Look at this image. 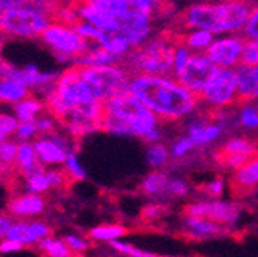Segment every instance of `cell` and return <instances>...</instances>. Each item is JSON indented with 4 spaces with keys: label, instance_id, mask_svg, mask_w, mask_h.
I'll return each instance as SVG.
<instances>
[{
    "label": "cell",
    "instance_id": "6da1fadb",
    "mask_svg": "<svg viewBox=\"0 0 258 257\" xmlns=\"http://www.w3.org/2000/svg\"><path fill=\"white\" fill-rule=\"evenodd\" d=\"M127 92L161 122L189 119L200 108L199 95L184 88L174 76H133Z\"/></svg>",
    "mask_w": 258,
    "mask_h": 257
},
{
    "label": "cell",
    "instance_id": "7a4b0ae2",
    "mask_svg": "<svg viewBox=\"0 0 258 257\" xmlns=\"http://www.w3.org/2000/svg\"><path fill=\"white\" fill-rule=\"evenodd\" d=\"M103 108V131L120 137H139L148 145L161 142V120L129 92L105 102Z\"/></svg>",
    "mask_w": 258,
    "mask_h": 257
},
{
    "label": "cell",
    "instance_id": "3957f363",
    "mask_svg": "<svg viewBox=\"0 0 258 257\" xmlns=\"http://www.w3.org/2000/svg\"><path fill=\"white\" fill-rule=\"evenodd\" d=\"M252 10V4L240 0L200 2L189 5L181 16L184 29H205L217 36L241 34Z\"/></svg>",
    "mask_w": 258,
    "mask_h": 257
},
{
    "label": "cell",
    "instance_id": "277c9868",
    "mask_svg": "<svg viewBox=\"0 0 258 257\" xmlns=\"http://www.w3.org/2000/svg\"><path fill=\"white\" fill-rule=\"evenodd\" d=\"M175 45L172 39L152 37L142 48L133 49L124 59L126 70L131 76H172V60Z\"/></svg>",
    "mask_w": 258,
    "mask_h": 257
},
{
    "label": "cell",
    "instance_id": "5b68a950",
    "mask_svg": "<svg viewBox=\"0 0 258 257\" xmlns=\"http://www.w3.org/2000/svg\"><path fill=\"white\" fill-rule=\"evenodd\" d=\"M52 4L49 2H25L23 7L4 13L2 31L14 37H42L45 31L52 25L49 14Z\"/></svg>",
    "mask_w": 258,
    "mask_h": 257
},
{
    "label": "cell",
    "instance_id": "8992f818",
    "mask_svg": "<svg viewBox=\"0 0 258 257\" xmlns=\"http://www.w3.org/2000/svg\"><path fill=\"white\" fill-rule=\"evenodd\" d=\"M79 71L92 95L102 104L127 92V85L133 77L131 73L121 65L105 68H79Z\"/></svg>",
    "mask_w": 258,
    "mask_h": 257
},
{
    "label": "cell",
    "instance_id": "52a82bcc",
    "mask_svg": "<svg viewBox=\"0 0 258 257\" xmlns=\"http://www.w3.org/2000/svg\"><path fill=\"white\" fill-rule=\"evenodd\" d=\"M199 100L200 107L214 111H223L238 104L235 70L215 68L199 94Z\"/></svg>",
    "mask_w": 258,
    "mask_h": 257
},
{
    "label": "cell",
    "instance_id": "ba28073f",
    "mask_svg": "<svg viewBox=\"0 0 258 257\" xmlns=\"http://www.w3.org/2000/svg\"><path fill=\"white\" fill-rule=\"evenodd\" d=\"M46 46H49L60 62H73L74 59L89 53L97 45L83 40L71 26L52 23L42 36Z\"/></svg>",
    "mask_w": 258,
    "mask_h": 257
},
{
    "label": "cell",
    "instance_id": "9c48e42d",
    "mask_svg": "<svg viewBox=\"0 0 258 257\" xmlns=\"http://www.w3.org/2000/svg\"><path fill=\"white\" fill-rule=\"evenodd\" d=\"M184 214L194 217H203L221 225V227L232 228L241 219V207L232 200L209 199L189 203L184 208Z\"/></svg>",
    "mask_w": 258,
    "mask_h": 257
},
{
    "label": "cell",
    "instance_id": "30bf717a",
    "mask_svg": "<svg viewBox=\"0 0 258 257\" xmlns=\"http://www.w3.org/2000/svg\"><path fill=\"white\" fill-rule=\"evenodd\" d=\"M60 77L58 71H40L37 65H26L25 68H16L0 60V80H13L23 88L40 89L45 94L55 86L57 79Z\"/></svg>",
    "mask_w": 258,
    "mask_h": 257
},
{
    "label": "cell",
    "instance_id": "8fae6325",
    "mask_svg": "<svg viewBox=\"0 0 258 257\" xmlns=\"http://www.w3.org/2000/svg\"><path fill=\"white\" fill-rule=\"evenodd\" d=\"M246 39L241 34L217 36L205 53L215 68L235 70L241 65V54Z\"/></svg>",
    "mask_w": 258,
    "mask_h": 257
},
{
    "label": "cell",
    "instance_id": "7c38bea8",
    "mask_svg": "<svg viewBox=\"0 0 258 257\" xmlns=\"http://www.w3.org/2000/svg\"><path fill=\"white\" fill-rule=\"evenodd\" d=\"M103 116H105L103 104L95 100L70 113L63 119V123L73 136H86L102 130Z\"/></svg>",
    "mask_w": 258,
    "mask_h": 257
},
{
    "label": "cell",
    "instance_id": "4fadbf2b",
    "mask_svg": "<svg viewBox=\"0 0 258 257\" xmlns=\"http://www.w3.org/2000/svg\"><path fill=\"white\" fill-rule=\"evenodd\" d=\"M32 145H34V149L37 152L39 162L45 168H52L64 164L68 154L74 151L70 140L58 133L40 136L32 142Z\"/></svg>",
    "mask_w": 258,
    "mask_h": 257
},
{
    "label": "cell",
    "instance_id": "5bb4252c",
    "mask_svg": "<svg viewBox=\"0 0 258 257\" xmlns=\"http://www.w3.org/2000/svg\"><path fill=\"white\" fill-rule=\"evenodd\" d=\"M152 20L154 16L133 8L131 14L123 22H120L118 33L126 39L133 49L142 48L146 42L152 39Z\"/></svg>",
    "mask_w": 258,
    "mask_h": 257
},
{
    "label": "cell",
    "instance_id": "9a60e30c",
    "mask_svg": "<svg viewBox=\"0 0 258 257\" xmlns=\"http://www.w3.org/2000/svg\"><path fill=\"white\" fill-rule=\"evenodd\" d=\"M215 67L212 65V62L208 59L206 54H192L187 65L183 68V71L175 77L184 88H187L190 92L199 95L214 73Z\"/></svg>",
    "mask_w": 258,
    "mask_h": 257
},
{
    "label": "cell",
    "instance_id": "2e32d148",
    "mask_svg": "<svg viewBox=\"0 0 258 257\" xmlns=\"http://www.w3.org/2000/svg\"><path fill=\"white\" fill-rule=\"evenodd\" d=\"M80 22H86L92 25L94 28L100 29L105 34H114L118 33L120 29V22L109 14L97 0H89V2H83L76 5Z\"/></svg>",
    "mask_w": 258,
    "mask_h": 257
},
{
    "label": "cell",
    "instance_id": "e0dca14e",
    "mask_svg": "<svg viewBox=\"0 0 258 257\" xmlns=\"http://www.w3.org/2000/svg\"><path fill=\"white\" fill-rule=\"evenodd\" d=\"M224 134V125L221 122H214L211 119L194 117L186 123V136L192 140L196 148H205Z\"/></svg>",
    "mask_w": 258,
    "mask_h": 257
},
{
    "label": "cell",
    "instance_id": "ac0fdd59",
    "mask_svg": "<svg viewBox=\"0 0 258 257\" xmlns=\"http://www.w3.org/2000/svg\"><path fill=\"white\" fill-rule=\"evenodd\" d=\"M51 236L49 225L42 220H14L8 231V239L19 242L23 246L39 245Z\"/></svg>",
    "mask_w": 258,
    "mask_h": 257
},
{
    "label": "cell",
    "instance_id": "d6986e66",
    "mask_svg": "<svg viewBox=\"0 0 258 257\" xmlns=\"http://www.w3.org/2000/svg\"><path fill=\"white\" fill-rule=\"evenodd\" d=\"M181 225H183V233L194 240H208V239L221 237L229 231V228L221 227V225L212 220L186 216V214L181 220Z\"/></svg>",
    "mask_w": 258,
    "mask_h": 257
},
{
    "label": "cell",
    "instance_id": "ffe728a7",
    "mask_svg": "<svg viewBox=\"0 0 258 257\" xmlns=\"http://www.w3.org/2000/svg\"><path fill=\"white\" fill-rule=\"evenodd\" d=\"M238 104L258 102V68L240 65L235 68Z\"/></svg>",
    "mask_w": 258,
    "mask_h": 257
},
{
    "label": "cell",
    "instance_id": "44dd1931",
    "mask_svg": "<svg viewBox=\"0 0 258 257\" xmlns=\"http://www.w3.org/2000/svg\"><path fill=\"white\" fill-rule=\"evenodd\" d=\"M45 199L39 194H29L25 192L22 196L13 197L8 203V211L14 217H34L45 211Z\"/></svg>",
    "mask_w": 258,
    "mask_h": 257
},
{
    "label": "cell",
    "instance_id": "7402d4cb",
    "mask_svg": "<svg viewBox=\"0 0 258 257\" xmlns=\"http://www.w3.org/2000/svg\"><path fill=\"white\" fill-rule=\"evenodd\" d=\"M123 59L108 53L106 49L95 46L89 53L74 59L76 68H105V67H115L120 65Z\"/></svg>",
    "mask_w": 258,
    "mask_h": 257
},
{
    "label": "cell",
    "instance_id": "603a6c76",
    "mask_svg": "<svg viewBox=\"0 0 258 257\" xmlns=\"http://www.w3.org/2000/svg\"><path fill=\"white\" fill-rule=\"evenodd\" d=\"M215 36L205 29H186L181 36L180 43H183L192 54H205L212 45Z\"/></svg>",
    "mask_w": 258,
    "mask_h": 257
},
{
    "label": "cell",
    "instance_id": "cb8c5ba5",
    "mask_svg": "<svg viewBox=\"0 0 258 257\" xmlns=\"http://www.w3.org/2000/svg\"><path fill=\"white\" fill-rule=\"evenodd\" d=\"M16 165L23 173V176H28V174L34 173L37 170L45 168L39 162V157H37V152L34 149V145H32V142H22V143H19Z\"/></svg>",
    "mask_w": 258,
    "mask_h": 257
},
{
    "label": "cell",
    "instance_id": "d4e9b609",
    "mask_svg": "<svg viewBox=\"0 0 258 257\" xmlns=\"http://www.w3.org/2000/svg\"><path fill=\"white\" fill-rule=\"evenodd\" d=\"M169 176L163 171H151L142 182V191L148 197H163L168 192Z\"/></svg>",
    "mask_w": 258,
    "mask_h": 257
},
{
    "label": "cell",
    "instance_id": "484cf974",
    "mask_svg": "<svg viewBox=\"0 0 258 257\" xmlns=\"http://www.w3.org/2000/svg\"><path fill=\"white\" fill-rule=\"evenodd\" d=\"M234 185L241 189L258 186V156L250 157L238 171L234 173Z\"/></svg>",
    "mask_w": 258,
    "mask_h": 257
},
{
    "label": "cell",
    "instance_id": "4316f807",
    "mask_svg": "<svg viewBox=\"0 0 258 257\" xmlns=\"http://www.w3.org/2000/svg\"><path fill=\"white\" fill-rule=\"evenodd\" d=\"M127 230L123 227V225H117V223H103L99 225V227H94L92 230H89L88 236L91 240L95 242H115V240H121L126 236Z\"/></svg>",
    "mask_w": 258,
    "mask_h": 257
},
{
    "label": "cell",
    "instance_id": "83f0119b",
    "mask_svg": "<svg viewBox=\"0 0 258 257\" xmlns=\"http://www.w3.org/2000/svg\"><path fill=\"white\" fill-rule=\"evenodd\" d=\"M43 108H45V105L42 100L34 99V97H26L25 100L16 104L13 111H14V116L17 117V120L20 123H25V122H36V119L39 116H42Z\"/></svg>",
    "mask_w": 258,
    "mask_h": 257
},
{
    "label": "cell",
    "instance_id": "f1b7e54d",
    "mask_svg": "<svg viewBox=\"0 0 258 257\" xmlns=\"http://www.w3.org/2000/svg\"><path fill=\"white\" fill-rule=\"evenodd\" d=\"M146 164L154 170V171H161V168L166 167L171 154H169V148L163 143H151L146 146Z\"/></svg>",
    "mask_w": 258,
    "mask_h": 257
},
{
    "label": "cell",
    "instance_id": "f546056e",
    "mask_svg": "<svg viewBox=\"0 0 258 257\" xmlns=\"http://www.w3.org/2000/svg\"><path fill=\"white\" fill-rule=\"evenodd\" d=\"M29 95V91L13 80H0V102L2 104H19Z\"/></svg>",
    "mask_w": 258,
    "mask_h": 257
},
{
    "label": "cell",
    "instance_id": "4dcf8cb0",
    "mask_svg": "<svg viewBox=\"0 0 258 257\" xmlns=\"http://www.w3.org/2000/svg\"><path fill=\"white\" fill-rule=\"evenodd\" d=\"M221 154L253 157V156H256V146L253 145V142H250L246 137H231L223 143Z\"/></svg>",
    "mask_w": 258,
    "mask_h": 257
},
{
    "label": "cell",
    "instance_id": "1f68e13d",
    "mask_svg": "<svg viewBox=\"0 0 258 257\" xmlns=\"http://www.w3.org/2000/svg\"><path fill=\"white\" fill-rule=\"evenodd\" d=\"M37 248L46 255V257H73V251L70 249V246L64 243L63 239L60 237H46L45 240H42Z\"/></svg>",
    "mask_w": 258,
    "mask_h": 257
},
{
    "label": "cell",
    "instance_id": "d6a6232c",
    "mask_svg": "<svg viewBox=\"0 0 258 257\" xmlns=\"http://www.w3.org/2000/svg\"><path fill=\"white\" fill-rule=\"evenodd\" d=\"M100 48L106 49L108 53L120 57V59H126L127 54L133 51V48L129 46V43L126 42V39L120 34V33H114V34H106V37L103 39V42L100 43Z\"/></svg>",
    "mask_w": 258,
    "mask_h": 257
},
{
    "label": "cell",
    "instance_id": "836d02e7",
    "mask_svg": "<svg viewBox=\"0 0 258 257\" xmlns=\"http://www.w3.org/2000/svg\"><path fill=\"white\" fill-rule=\"evenodd\" d=\"M25 189H26V192H29V194H39V196H42L43 192L51 189L45 168L25 176Z\"/></svg>",
    "mask_w": 258,
    "mask_h": 257
},
{
    "label": "cell",
    "instance_id": "e575fe53",
    "mask_svg": "<svg viewBox=\"0 0 258 257\" xmlns=\"http://www.w3.org/2000/svg\"><path fill=\"white\" fill-rule=\"evenodd\" d=\"M237 122L244 130H258V107L255 104H240Z\"/></svg>",
    "mask_w": 258,
    "mask_h": 257
},
{
    "label": "cell",
    "instance_id": "d590c367",
    "mask_svg": "<svg viewBox=\"0 0 258 257\" xmlns=\"http://www.w3.org/2000/svg\"><path fill=\"white\" fill-rule=\"evenodd\" d=\"M109 14H112L118 22H123L133 11L131 0H97Z\"/></svg>",
    "mask_w": 258,
    "mask_h": 257
},
{
    "label": "cell",
    "instance_id": "8d00e7d4",
    "mask_svg": "<svg viewBox=\"0 0 258 257\" xmlns=\"http://www.w3.org/2000/svg\"><path fill=\"white\" fill-rule=\"evenodd\" d=\"M73 29L76 31V33H77L83 40H86V42H89V43H94V45H97V46H100V43H102L103 39L106 37V34L102 33L100 29L94 28L92 25H89V23H86V22H79Z\"/></svg>",
    "mask_w": 258,
    "mask_h": 257
},
{
    "label": "cell",
    "instance_id": "74e56055",
    "mask_svg": "<svg viewBox=\"0 0 258 257\" xmlns=\"http://www.w3.org/2000/svg\"><path fill=\"white\" fill-rule=\"evenodd\" d=\"M20 122L14 114L0 113V143L8 140L11 136H16Z\"/></svg>",
    "mask_w": 258,
    "mask_h": 257
},
{
    "label": "cell",
    "instance_id": "f35d334b",
    "mask_svg": "<svg viewBox=\"0 0 258 257\" xmlns=\"http://www.w3.org/2000/svg\"><path fill=\"white\" fill-rule=\"evenodd\" d=\"M194 149H196V145H194L192 140L184 134V136H178L177 139L172 140V143L169 146V154L172 159H184Z\"/></svg>",
    "mask_w": 258,
    "mask_h": 257
},
{
    "label": "cell",
    "instance_id": "ab89813d",
    "mask_svg": "<svg viewBox=\"0 0 258 257\" xmlns=\"http://www.w3.org/2000/svg\"><path fill=\"white\" fill-rule=\"evenodd\" d=\"M109 245H111V248H112V249H115L118 254L126 255V257H157L154 252H149V251L140 249V248L134 246L133 243L124 242L123 239H121V240L111 242Z\"/></svg>",
    "mask_w": 258,
    "mask_h": 257
},
{
    "label": "cell",
    "instance_id": "60d3db41",
    "mask_svg": "<svg viewBox=\"0 0 258 257\" xmlns=\"http://www.w3.org/2000/svg\"><path fill=\"white\" fill-rule=\"evenodd\" d=\"M64 173H67L73 180H85L86 179V170L80 164V160L76 154V151L70 152L67 160H64Z\"/></svg>",
    "mask_w": 258,
    "mask_h": 257
},
{
    "label": "cell",
    "instance_id": "b9f144b4",
    "mask_svg": "<svg viewBox=\"0 0 258 257\" xmlns=\"http://www.w3.org/2000/svg\"><path fill=\"white\" fill-rule=\"evenodd\" d=\"M190 56H192V53L183 43L177 42L175 49H174V60H172V76L174 77H177L183 71V68L187 65Z\"/></svg>",
    "mask_w": 258,
    "mask_h": 257
},
{
    "label": "cell",
    "instance_id": "7bdbcfd3",
    "mask_svg": "<svg viewBox=\"0 0 258 257\" xmlns=\"http://www.w3.org/2000/svg\"><path fill=\"white\" fill-rule=\"evenodd\" d=\"M241 36L246 40H252V42H258V4L252 5L249 19L246 22V26L243 29Z\"/></svg>",
    "mask_w": 258,
    "mask_h": 257
},
{
    "label": "cell",
    "instance_id": "ee69618b",
    "mask_svg": "<svg viewBox=\"0 0 258 257\" xmlns=\"http://www.w3.org/2000/svg\"><path fill=\"white\" fill-rule=\"evenodd\" d=\"M39 130L36 126V122H25V123H20L19 128H17V133H16V139L19 143L22 142H34L37 137H39Z\"/></svg>",
    "mask_w": 258,
    "mask_h": 257
},
{
    "label": "cell",
    "instance_id": "f6af8a7d",
    "mask_svg": "<svg viewBox=\"0 0 258 257\" xmlns=\"http://www.w3.org/2000/svg\"><path fill=\"white\" fill-rule=\"evenodd\" d=\"M241 65L258 68V42L246 40L241 54Z\"/></svg>",
    "mask_w": 258,
    "mask_h": 257
},
{
    "label": "cell",
    "instance_id": "bcb514c9",
    "mask_svg": "<svg viewBox=\"0 0 258 257\" xmlns=\"http://www.w3.org/2000/svg\"><path fill=\"white\" fill-rule=\"evenodd\" d=\"M17 148H19V142L13 140V139H8V140L0 143V162L5 164V165L16 164Z\"/></svg>",
    "mask_w": 258,
    "mask_h": 257
},
{
    "label": "cell",
    "instance_id": "7dc6e473",
    "mask_svg": "<svg viewBox=\"0 0 258 257\" xmlns=\"http://www.w3.org/2000/svg\"><path fill=\"white\" fill-rule=\"evenodd\" d=\"M55 14H57V17L60 20V25H64V26L74 28L80 22V17H79L76 5H73V7H61V8L55 10Z\"/></svg>",
    "mask_w": 258,
    "mask_h": 257
},
{
    "label": "cell",
    "instance_id": "c3c4849f",
    "mask_svg": "<svg viewBox=\"0 0 258 257\" xmlns=\"http://www.w3.org/2000/svg\"><path fill=\"white\" fill-rule=\"evenodd\" d=\"M189 189H190L189 183L184 179L174 177V179H169L166 194L171 196V197H175V199H183V197H186L189 194Z\"/></svg>",
    "mask_w": 258,
    "mask_h": 257
},
{
    "label": "cell",
    "instance_id": "681fc988",
    "mask_svg": "<svg viewBox=\"0 0 258 257\" xmlns=\"http://www.w3.org/2000/svg\"><path fill=\"white\" fill-rule=\"evenodd\" d=\"M205 191H206V194L211 196L212 199H221V196L226 191V180L223 177H215L206 183Z\"/></svg>",
    "mask_w": 258,
    "mask_h": 257
},
{
    "label": "cell",
    "instance_id": "f907efd6",
    "mask_svg": "<svg viewBox=\"0 0 258 257\" xmlns=\"http://www.w3.org/2000/svg\"><path fill=\"white\" fill-rule=\"evenodd\" d=\"M64 243L70 246V249L73 252H79V254H83L88 248H89V243L86 239H83L82 236L79 234H67L63 237Z\"/></svg>",
    "mask_w": 258,
    "mask_h": 257
},
{
    "label": "cell",
    "instance_id": "816d5d0a",
    "mask_svg": "<svg viewBox=\"0 0 258 257\" xmlns=\"http://www.w3.org/2000/svg\"><path fill=\"white\" fill-rule=\"evenodd\" d=\"M165 207L161 203H148L143 207L142 210V219L143 220H148V222H152V220H158L163 217L165 214Z\"/></svg>",
    "mask_w": 258,
    "mask_h": 257
},
{
    "label": "cell",
    "instance_id": "f5cc1de1",
    "mask_svg": "<svg viewBox=\"0 0 258 257\" xmlns=\"http://www.w3.org/2000/svg\"><path fill=\"white\" fill-rule=\"evenodd\" d=\"M131 7L134 10L148 13L151 16H154L157 11H160V8L163 7V4L157 2V0H131Z\"/></svg>",
    "mask_w": 258,
    "mask_h": 257
},
{
    "label": "cell",
    "instance_id": "db71d44e",
    "mask_svg": "<svg viewBox=\"0 0 258 257\" xmlns=\"http://www.w3.org/2000/svg\"><path fill=\"white\" fill-rule=\"evenodd\" d=\"M250 157H246V156H228V154H223L221 156V164L223 167H226L228 170H234V171H238Z\"/></svg>",
    "mask_w": 258,
    "mask_h": 257
},
{
    "label": "cell",
    "instance_id": "11a10c76",
    "mask_svg": "<svg viewBox=\"0 0 258 257\" xmlns=\"http://www.w3.org/2000/svg\"><path fill=\"white\" fill-rule=\"evenodd\" d=\"M46 177L49 180L51 188H61L64 183H67V173L57 170V168H45Z\"/></svg>",
    "mask_w": 258,
    "mask_h": 257
},
{
    "label": "cell",
    "instance_id": "9f6ffc18",
    "mask_svg": "<svg viewBox=\"0 0 258 257\" xmlns=\"http://www.w3.org/2000/svg\"><path fill=\"white\" fill-rule=\"evenodd\" d=\"M36 126H37L40 136L52 134L54 130H55V120L51 116H39L36 119Z\"/></svg>",
    "mask_w": 258,
    "mask_h": 257
},
{
    "label": "cell",
    "instance_id": "6f0895ef",
    "mask_svg": "<svg viewBox=\"0 0 258 257\" xmlns=\"http://www.w3.org/2000/svg\"><path fill=\"white\" fill-rule=\"evenodd\" d=\"M23 248V245H20L16 240H11L8 237H5L4 240H0V252L4 254H10V252H17Z\"/></svg>",
    "mask_w": 258,
    "mask_h": 257
},
{
    "label": "cell",
    "instance_id": "680465c9",
    "mask_svg": "<svg viewBox=\"0 0 258 257\" xmlns=\"http://www.w3.org/2000/svg\"><path fill=\"white\" fill-rule=\"evenodd\" d=\"M13 223H14V220L10 216L0 214V240H4L8 236V231H10Z\"/></svg>",
    "mask_w": 258,
    "mask_h": 257
},
{
    "label": "cell",
    "instance_id": "91938a15",
    "mask_svg": "<svg viewBox=\"0 0 258 257\" xmlns=\"http://www.w3.org/2000/svg\"><path fill=\"white\" fill-rule=\"evenodd\" d=\"M23 5H25L23 0H0V10H2L4 13L17 10Z\"/></svg>",
    "mask_w": 258,
    "mask_h": 257
},
{
    "label": "cell",
    "instance_id": "94428289",
    "mask_svg": "<svg viewBox=\"0 0 258 257\" xmlns=\"http://www.w3.org/2000/svg\"><path fill=\"white\" fill-rule=\"evenodd\" d=\"M2 26H4V11L0 10V31H2Z\"/></svg>",
    "mask_w": 258,
    "mask_h": 257
},
{
    "label": "cell",
    "instance_id": "6125c7cd",
    "mask_svg": "<svg viewBox=\"0 0 258 257\" xmlns=\"http://www.w3.org/2000/svg\"><path fill=\"white\" fill-rule=\"evenodd\" d=\"M5 167H7L5 164H2V162H0V176L4 174V171H5Z\"/></svg>",
    "mask_w": 258,
    "mask_h": 257
},
{
    "label": "cell",
    "instance_id": "be15d7a7",
    "mask_svg": "<svg viewBox=\"0 0 258 257\" xmlns=\"http://www.w3.org/2000/svg\"><path fill=\"white\" fill-rule=\"evenodd\" d=\"M0 51H2V40H0Z\"/></svg>",
    "mask_w": 258,
    "mask_h": 257
}]
</instances>
